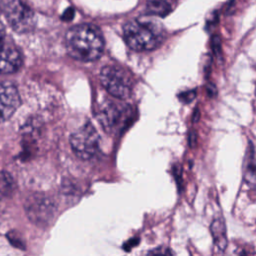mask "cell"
I'll use <instances>...</instances> for the list:
<instances>
[{
  "label": "cell",
  "mask_w": 256,
  "mask_h": 256,
  "mask_svg": "<svg viewBox=\"0 0 256 256\" xmlns=\"http://www.w3.org/2000/svg\"><path fill=\"white\" fill-rule=\"evenodd\" d=\"M65 46L68 54L79 61L97 60L104 49L101 31L91 24H80L70 28L65 35Z\"/></svg>",
  "instance_id": "obj_1"
},
{
  "label": "cell",
  "mask_w": 256,
  "mask_h": 256,
  "mask_svg": "<svg viewBox=\"0 0 256 256\" xmlns=\"http://www.w3.org/2000/svg\"><path fill=\"white\" fill-rule=\"evenodd\" d=\"M126 44L135 51H149L157 48L164 38V29L154 15L141 16L124 25Z\"/></svg>",
  "instance_id": "obj_2"
},
{
  "label": "cell",
  "mask_w": 256,
  "mask_h": 256,
  "mask_svg": "<svg viewBox=\"0 0 256 256\" xmlns=\"http://www.w3.org/2000/svg\"><path fill=\"white\" fill-rule=\"evenodd\" d=\"M100 82L105 90L118 99L129 98L132 93V80L121 67L107 65L100 72Z\"/></svg>",
  "instance_id": "obj_3"
},
{
  "label": "cell",
  "mask_w": 256,
  "mask_h": 256,
  "mask_svg": "<svg viewBox=\"0 0 256 256\" xmlns=\"http://www.w3.org/2000/svg\"><path fill=\"white\" fill-rule=\"evenodd\" d=\"M70 143L79 158L88 160L98 152L100 137L94 126L88 122L72 133Z\"/></svg>",
  "instance_id": "obj_4"
},
{
  "label": "cell",
  "mask_w": 256,
  "mask_h": 256,
  "mask_svg": "<svg viewBox=\"0 0 256 256\" xmlns=\"http://www.w3.org/2000/svg\"><path fill=\"white\" fill-rule=\"evenodd\" d=\"M5 17L13 30L23 33L30 31L35 23L32 10L20 0H11L4 9Z\"/></svg>",
  "instance_id": "obj_5"
},
{
  "label": "cell",
  "mask_w": 256,
  "mask_h": 256,
  "mask_svg": "<svg viewBox=\"0 0 256 256\" xmlns=\"http://www.w3.org/2000/svg\"><path fill=\"white\" fill-rule=\"evenodd\" d=\"M131 110L129 107L120 103L108 101L104 103L98 113L100 124L106 131H114L124 124L126 120L130 119Z\"/></svg>",
  "instance_id": "obj_6"
},
{
  "label": "cell",
  "mask_w": 256,
  "mask_h": 256,
  "mask_svg": "<svg viewBox=\"0 0 256 256\" xmlns=\"http://www.w3.org/2000/svg\"><path fill=\"white\" fill-rule=\"evenodd\" d=\"M26 210L29 218L35 223H47L53 217L54 205L48 198L35 195L28 199Z\"/></svg>",
  "instance_id": "obj_7"
},
{
  "label": "cell",
  "mask_w": 256,
  "mask_h": 256,
  "mask_svg": "<svg viewBox=\"0 0 256 256\" xmlns=\"http://www.w3.org/2000/svg\"><path fill=\"white\" fill-rule=\"evenodd\" d=\"M20 104L16 87L10 82L0 83V123L8 120Z\"/></svg>",
  "instance_id": "obj_8"
},
{
  "label": "cell",
  "mask_w": 256,
  "mask_h": 256,
  "mask_svg": "<svg viewBox=\"0 0 256 256\" xmlns=\"http://www.w3.org/2000/svg\"><path fill=\"white\" fill-rule=\"evenodd\" d=\"M22 65V55L12 43L0 40V72L12 73Z\"/></svg>",
  "instance_id": "obj_9"
},
{
  "label": "cell",
  "mask_w": 256,
  "mask_h": 256,
  "mask_svg": "<svg viewBox=\"0 0 256 256\" xmlns=\"http://www.w3.org/2000/svg\"><path fill=\"white\" fill-rule=\"evenodd\" d=\"M211 235L214 240L215 246L223 251L227 246V236H226V227L222 218H216L211 223Z\"/></svg>",
  "instance_id": "obj_10"
},
{
  "label": "cell",
  "mask_w": 256,
  "mask_h": 256,
  "mask_svg": "<svg viewBox=\"0 0 256 256\" xmlns=\"http://www.w3.org/2000/svg\"><path fill=\"white\" fill-rule=\"evenodd\" d=\"M176 0H147L146 7L150 14L156 16H164L172 9Z\"/></svg>",
  "instance_id": "obj_11"
},
{
  "label": "cell",
  "mask_w": 256,
  "mask_h": 256,
  "mask_svg": "<svg viewBox=\"0 0 256 256\" xmlns=\"http://www.w3.org/2000/svg\"><path fill=\"white\" fill-rule=\"evenodd\" d=\"M14 189V181L10 174L0 172V194L7 196Z\"/></svg>",
  "instance_id": "obj_12"
},
{
  "label": "cell",
  "mask_w": 256,
  "mask_h": 256,
  "mask_svg": "<svg viewBox=\"0 0 256 256\" xmlns=\"http://www.w3.org/2000/svg\"><path fill=\"white\" fill-rule=\"evenodd\" d=\"M244 178L249 184L256 185V166L255 165L250 164L247 166L245 170Z\"/></svg>",
  "instance_id": "obj_13"
},
{
  "label": "cell",
  "mask_w": 256,
  "mask_h": 256,
  "mask_svg": "<svg viewBox=\"0 0 256 256\" xmlns=\"http://www.w3.org/2000/svg\"><path fill=\"white\" fill-rule=\"evenodd\" d=\"M73 16H74V10H73L72 8H68V9L64 12V14H63V16H62V19L66 20V21H69V20H71V19L73 18Z\"/></svg>",
  "instance_id": "obj_14"
},
{
  "label": "cell",
  "mask_w": 256,
  "mask_h": 256,
  "mask_svg": "<svg viewBox=\"0 0 256 256\" xmlns=\"http://www.w3.org/2000/svg\"><path fill=\"white\" fill-rule=\"evenodd\" d=\"M4 37V26L0 21V40H2Z\"/></svg>",
  "instance_id": "obj_15"
},
{
  "label": "cell",
  "mask_w": 256,
  "mask_h": 256,
  "mask_svg": "<svg viewBox=\"0 0 256 256\" xmlns=\"http://www.w3.org/2000/svg\"><path fill=\"white\" fill-rule=\"evenodd\" d=\"M255 92H256V90H255Z\"/></svg>",
  "instance_id": "obj_16"
}]
</instances>
